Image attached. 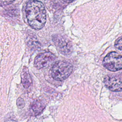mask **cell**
<instances>
[{
  "label": "cell",
  "instance_id": "cell-11",
  "mask_svg": "<svg viewBox=\"0 0 122 122\" xmlns=\"http://www.w3.org/2000/svg\"><path fill=\"white\" fill-rule=\"evenodd\" d=\"M14 0H0V5L6 6L12 3Z\"/></svg>",
  "mask_w": 122,
  "mask_h": 122
},
{
  "label": "cell",
  "instance_id": "cell-10",
  "mask_svg": "<svg viewBox=\"0 0 122 122\" xmlns=\"http://www.w3.org/2000/svg\"><path fill=\"white\" fill-rule=\"evenodd\" d=\"M114 45L117 49L122 51V37L119 38L115 41Z\"/></svg>",
  "mask_w": 122,
  "mask_h": 122
},
{
  "label": "cell",
  "instance_id": "cell-3",
  "mask_svg": "<svg viewBox=\"0 0 122 122\" xmlns=\"http://www.w3.org/2000/svg\"><path fill=\"white\" fill-rule=\"evenodd\" d=\"M103 65L107 70L115 71L122 69V55L115 51L108 53L104 58Z\"/></svg>",
  "mask_w": 122,
  "mask_h": 122
},
{
  "label": "cell",
  "instance_id": "cell-12",
  "mask_svg": "<svg viewBox=\"0 0 122 122\" xmlns=\"http://www.w3.org/2000/svg\"><path fill=\"white\" fill-rule=\"evenodd\" d=\"M63 0L66 2L70 3V2H71L73 1L74 0Z\"/></svg>",
  "mask_w": 122,
  "mask_h": 122
},
{
  "label": "cell",
  "instance_id": "cell-4",
  "mask_svg": "<svg viewBox=\"0 0 122 122\" xmlns=\"http://www.w3.org/2000/svg\"><path fill=\"white\" fill-rule=\"evenodd\" d=\"M52 40L59 51L65 55H70L72 51V46L70 40L60 34L53 36Z\"/></svg>",
  "mask_w": 122,
  "mask_h": 122
},
{
  "label": "cell",
  "instance_id": "cell-2",
  "mask_svg": "<svg viewBox=\"0 0 122 122\" xmlns=\"http://www.w3.org/2000/svg\"><path fill=\"white\" fill-rule=\"evenodd\" d=\"M73 67L68 61H60L53 65L51 69V75L53 78L57 81H62L67 79L71 73Z\"/></svg>",
  "mask_w": 122,
  "mask_h": 122
},
{
  "label": "cell",
  "instance_id": "cell-6",
  "mask_svg": "<svg viewBox=\"0 0 122 122\" xmlns=\"http://www.w3.org/2000/svg\"><path fill=\"white\" fill-rule=\"evenodd\" d=\"M105 86L113 92L122 91V80L114 76H107L103 80Z\"/></svg>",
  "mask_w": 122,
  "mask_h": 122
},
{
  "label": "cell",
  "instance_id": "cell-5",
  "mask_svg": "<svg viewBox=\"0 0 122 122\" xmlns=\"http://www.w3.org/2000/svg\"><path fill=\"white\" fill-rule=\"evenodd\" d=\"M55 56L50 52L40 53L35 59L34 66L38 69H43L49 67L55 61Z\"/></svg>",
  "mask_w": 122,
  "mask_h": 122
},
{
  "label": "cell",
  "instance_id": "cell-1",
  "mask_svg": "<svg viewBox=\"0 0 122 122\" xmlns=\"http://www.w3.org/2000/svg\"><path fill=\"white\" fill-rule=\"evenodd\" d=\"M26 15L29 25L39 30L43 27L46 21V10L43 3L38 0H30L26 5Z\"/></svg>",
  "mask_w": 122,
  "mask_h": 122
},
{
  "label": "cell",
  "instance_id": "cell-8",
  "mask_svg": "<svg viewBox=\"0 0 122 122\" xmlns=\"http://www.w3.org/2000/svg\"><path fill=\"white\" fill-rule=\"evenodd\" d=\"M21 82L25 88H29L32 83V80L28 68L24 67L21 73Z\"/></svg>",
  "mask_w": 122,
  "mask_h": 122
},
{
  "label": "cell",
  "instance_id": "cell-7",
  "mask_svg": "<svg viewBox=\"0 0 122 122\" xmlns=\"http://www.w3.org/2000/svg\"><path fill=\"white\" fill-rule=\"evenodd\" d=\"M45 107V103L41 100H35L30 106V112L32 115H38L41 113Z\"/></svg>",
  "mask_w": 122,
  "mask_h": 122
},
{
  "label": "cell",
  "instance_id": "cell-9",
  "mask_svg": "<svg viewBox=\"0 0 122 122\" xmlns=\"http://www.w3.org/2000/svg\"><path fill=\"white\" fill-rule=\"evenodd\" d=\"M25 104V102L22 98L19 97L18 98L17 100V105L19 108H23L24 107Z\"/></svg>",
  "mask_w": 122,
  "mask_h": 122
}]
</instances>
